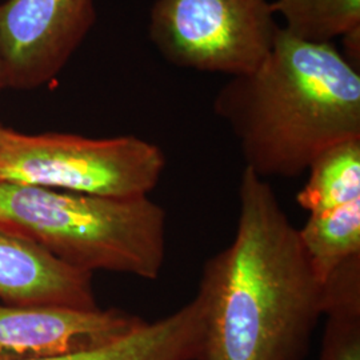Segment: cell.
I'll list each match as a JSON object with an SVG mask.
<instances>
[{
	"label": "cell",
	"mask_w": 360,
	"mask_h": 360,
	"mask_svg": "<svg viewBox=\"0 0 360 360\" xmlns=\"http://www.w3.org/2000/svg\"><path fill=\"white\" fill-rule=\"evenodd\" d=\"M238 193L233 239L202 269L199 360H304L324 284L270 183L245 167Z\"/></svg>",
	"instance_id": "cell-1"
},
{
	"label": "cell",
	"mask_w": 360,
	"mask_h": 360,
	"mask_svg": "<svg viewBox=\"0 0 360 360\" xmlns=\"http://www.w3.org/2000/svg\"><path fill=\"white\" fill-rule=\"evenodd\" d=\"M214 112L259 178H296L335 144L360 139L359 70L333 43L283 28L269 58L215 95Z\"/></svg>",
	"instance_id": "cell-2"
},
{
	"label": "cell",
	"mask_w": 360,
	"mask_h": 360,
	"mask_svg": "<svg viewBox=\"0 0 360 360\" xmlns=\"http://www.w3.org/2000/svg\"><path fill=\"white\" fill-rule=\"evenodd\" d=\"M0 230L90 274L156 281L167 255V214L150 196L116 199L0 180Z\"/></svg>",
	"instance_id": "cell-3"
},
{
	"label": "cell",
	"mask_w": 360,
	"mask_h": 360,
	"mask_svg": "<svg viewBox=\"0 0 360 360\" xmlns=\"http://www.w3.org/2000/svg\"><path fill=\"white\" fill-rule=\"evenodd\" d=\"M165 151L126 135H27L0 124V180L104 198L150 196L166 169Z\"/></svg>",
	"instance_id": "cell-4"
},
{
	"label": "cell",
	"mask_w": 360,
	"mask_h": 360,
	"mask_svg": "<svg viewBox=\"0 0 360 360\" xmlns=\"http://www.w3.org/2000/svg\"><path fill=\"white\" fill-rule=\"evenodd\" d=\"M281 28L271 0H156L148 37L169 65L239 77L269 58Z\"/></svg>",
	"instance_id": "cell-5"
},
{
	"label": "cell",
	"mask_w": 360,
	"mask_h": 360,
	"mask_svg": "<svg viewBox=\"0 0 360 360\" xmlns=\"http://www.w3.org/2000/svg\"><path fill=\"white\" fill-rule=\"evenodd\" d=\"M96 19L94 0H6L0 65L7 89L34 90L65 68Z\"/></svg>",
	"instance_id": "cell-6"
},
{
	"label": "cell",
	"mask_w": 360,
	"mask_h": 360,
	"mask_svg": "<svg viewBox=\"0 0 360 360\" xmlns=\"http://www.w3.org/2000/svg\"><path fill=\"white\" fill-rule=\"evenodd\" d=\"M119 309L10 306L0 303V360H41L115 343L142 327Z\"/></svg>",
	"instance_id": "cell-7"
},
{
	"label": "cell",
	"mask_w": 360,
	"mask_h": 360,
	"mask_svg": "<svg viewBox=\"0 0 360 360\" xmlns=\"http://www.w3.org/2000/svg\"><path fill=\"white\" fill-rule=\"evenodd\" d=\"M0 300L10 306L98 309L92 274L0 230Z\"/></svg>",
	"instance_id": "cell-8"
},
{
	"label": "cell",
	"mask_w": 360,
	"mask_h": 360,
	"mask_svg": "<svg viewBox=\"0 0 360 360\" xmlns=\"http://www.w3.org/2000/svg\"><path fill=\"white\" fill-rule=\"evenodd\" d=\"M203 309L195 296L187 304L104 347L41 360H199Z\"/></svg>",
	"instance_id": "cell-9"
},
{
	"label": "cell",
	"mask_w": 360,
	"mask_h": 360,
	"mask_svg": "<svg viewBox=\"0 0 360 360\" xmlns=\"http://www.w3.org/2000/svg\"><path fill=\"white\" fill-rule=\"evenodd\" d=\"M324 318L319 360H360V255L324 282Z\"/></svg>",
	"instance_id": "cell-10"
},
{
	"label": "cell",
	"mask_w": 360,
	"mask_h": 360,
	"mask_svg": "<svg viewBox=\"0 0 360 360\" xmlns=\"http://www.w3.org/2000/svg\"><path fill=\"white\" fill-rule=\"evenodd\" d=\"M309 179L296 195L309 215L345 206L360 199V139L335 144L309 166Z\"/></svg>",
	"instance_id": "cell-11"
},
{
	"label": "cell",
	"mask_w": 360,
	"mask_h": 360,
	"mask_svg": "<svg viewBox=\"0 0 360 360\" xmlns=\"http://www.w3.org/2000/svg\"><path fill=\"white\" fill-rule=\"evenodd\" d=\"M299 235L312 269L324 284L338 267L360 255V199L309 215Z\"/></svg>",
	"instance_id": "cell-12"
},
{
	"label": "cell",
	"mask_w": 360,
	"mask_h": 360,
	"mask_svg": "<svg viewBox=\"0 0 360 360\" xmlns=\"http://www.w3.org/2000/svg\"><path fill=\"white\" fill-rule=\"evenodd\" d=\"M272 8L287 34L309 43H333L360 27V0H272Z\"/></svg>",
	"instance_id": "cell-13"
},
{
	"label": "cell",
	"mask_w": 360,
	"mask_h": 360,
	"mask_svg": "<svg viewBox=\"0 0 360 360\" xmlns=\"http://www.w3.org/2000/svg\"><path fill=\"white\" fill-rule=\"evenodd\" d=\"M7 86H6V80H4V75H3V70H1V65H0V92L3 90H6Z\"/></svg>",
	"instance_id": "cell-14"
}]
</instances>
